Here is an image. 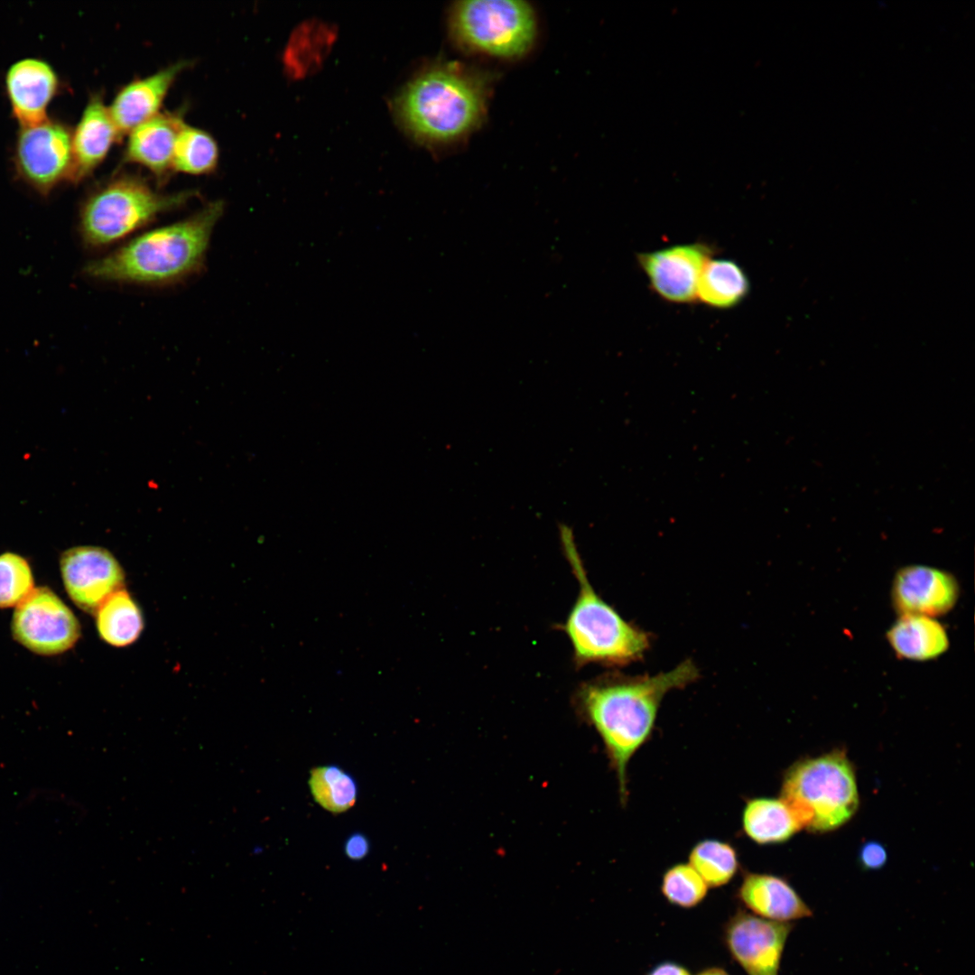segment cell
<instances>
[{"label": "cell", "mask_w": 975, "mask_h": 975, "mask_svg": "<svg viewBox=\"0 0 975 975\" xmlns=\"http://www.w3.org/2000/svg\"><path fill=\"white\" fill-rule=\"evenodd\" d=\"M686 659L668 672L629 676L608 673L582 682L573 697L579 715L600 737L616 773L622 803L627 799V766L650 738L664 696L700 677Z\"/></svg>", "instance_id": "6da1fadb"}, {"label": "cell", "mask_w": 975, "mask_h": 975, "mask_svg": "<svg viewBox=\"0 0 975 975\" xmlns=\"http://www.w3.org/2000/svg\"><path fill=\"white\" fill-rule=\"evenodd\" d=\"M223 211L222 200L209 202L185 219L145 232L88 263L84 273L93 279L124 283L178 282L202 267Z\"/></svg>", "instance_id": "7a4b0ae2"}, {"label": "cell", "mask_w": 975, "mask_h": 975, "mask_svg": "<svg viewBox=\"0 0 975 975\" xmlns=\"http://www.w3.org/2000/svg\"><path fill=\"white\" fill-rule=\"evenodd\" d=\"M488 79L457 63L432 67L410 81L395 101L404 126L432 144L459 141L476 130L486 116Z\"/></svg>", "instance_id": "3957f363"}, {"label": "cell", "mask_w": 975, "mask_h": 975, "mask_svg": "<svg viewBox=\"0 0 975 975\" xmlns=\"http://www.w3.org/2000/svg\"><path fill=\"white\" fill-rule=\"evenodd\" d=\"M558 534L563 554L579 584L577 599L562 626L571 644L575 664L615 667L640 660L650 647V635L624 619L596 592L589 580L573 529L562 523Z\"/></svg>", "instance_id": "277c9868"}, {"label": "cell", "mask_w": 975, "mask_h": 975, "mask_svg": "<svg viewBox=\"0 0 975 975\" xmlns=\"http://www.w3.org/2000/svg\"><path fill=\"white\" fill-rule=\"evenodd\" d=\"M780 799L802 829L814 832L836 830L859 807L852 765L840 750L801 760L785 773Z\"/></svg>", "instance_id": "5b68a950"}, {"label": "cell", "mask_w": 975, "mask_h": 975, "mask_svg": "<svg viewBox=\"0 0 975 975\" xmlns=\"http://www.w3.org/2000/svg\"><path fill=\"white\" fill-rule=\"evenodd\" d=\"M195 191L161 193L141 178L122 174L94 190L80 209L84 244L99 248L113 244L187 203Z\"/></svg>", "instance_id": "8992f818"}, {"label": "cell", "mask_w": 975, "mask_h": 975, "mask_svg": "<svg viewBox=\"0 0 975 975\" xmlns=\"http://www.w3.org/2000/svg\"><path fill=\"white\" fill-rule=\"evenodd\" d=\"M450 28L464 50L503 60L518 59L537 35L534 8L524 1L469 0L451 9Z\"/></svg>", "instance_id": "52a82bcc"}, {"label": "cell", "mask_w": 975, "mask_h": 975, "mask_svg": "<svg viewBox=\"0 0 975 975\" xmlns=\"http://www.w3.org/2000/svg\"><path fill=\"white\" fill-rule=\"evenodd\" d=\"M72 165L71 131L66 125L47 118L21 125L14 146V166L29 186L48 195L60 181H70Z\"/></svg>", "instance_id": "ba28073f"}, {"label": "cell", "mask_w": 975, "mask_h": 975, "mask_svg": "<svg viewBox=\"0 0 975 975\" xmlns=\"http://www.w3.org/2000/svg\"><path fill=\"white\" fill-rule=\"evenodd\" d=\"M12 630L19 643L45 655L70 649L80 636V626L73 612L46 587L34 588L15 607Z\"/></svg>", "instance_id": "9c48e42d"}, {"label": "cell", "mask_w": 975, "mask_h": 975, "mask_svg": "<svg viewBox=\"0 0 975 975\" xmlns=\"http://www.w3.org/2000/svg\"><path fill=\"white\" fill-rule=\"evenodd\" d=\"M793 923L761 918L738 909L724 924L722 940L747 975H779L781 960Z\"/></svg>", "instance_id": "30bf717a"}, {"label": "cell", "mask_w": 975, "mask_h": 975, "mask_svg": "<svg viewBox=\"0 0 975 975\" xmlns=\"http://www.w3.org/2000/svg\"><path fill=\"white\" fill-rule=\"evenodd\" d=\"M713 254L711 246L696 242L640 253L636 258L659 297L672 303H690L697 299L701 271Z\"/></svg>", "instance_id": "8fae6325"}, {"label": "cell", "mask_w": 975, "mask_h": 975, "mask_svg": "<svg viewBox=\"0 0 975 975\" xmlns=\"http://www.w3.org/2000/svg\"><path fill=\"white\" fill-rule=\"evenodd\" d=\"M64 587L82 610L94 613L113 593L124 588L125 571L107 549L84 545L65 551L60 560Z\"/></svg>", "instance_id": "7c38bea8"}, {"label": "cell", "mask_w": 975, "mask_h": 975, "mask_svg": "<svg viewBox=\"0 0 975 975\" xmlns=\"http://www.w3.org/2000/svg\"><path fill=\"white\" fill-rule=\"evenodd\" d=\"M959 594V583L951 572L917 564L898 570L891 588L892 603L900 615H944L955 606Z\"/></svg>", "instance_id": "4fadbf2b"}, {"label": "cell", "mask_w": 975, "mask_h": 975, "mask_svg": "<svg viewBox=\"0 0 975 975\" xmlns=\"http://www.w3.org/2000/svg\"><path fill=\"white\" fill-rule=\"evenodd\" d=\"M5 89L14 116L20 125L48 118L47 108L57 94L59 78L52 66L39 58H23L8 68Z\"/></svg>", "instance_id": "5bb4252c"}, {"label": "cell", "mask_w": 975, "mask_h": 975, "mask_svg": "<svg viewBox=\"0 0 975 975\" xmlns=\"http://www.w3.org/2000/svg\"><path fill=\"white\" fill-rule=\"evenodd\" d=\"M190 64L180 60L142 79L123 86L108 107L110 116L121 135L156 116L172 85Z\"/></svg>", "instance_id": "9a60e30c"}, {"label": "cell", "mask_w": 975, "mask_h": 975, "mask_svg": "<svg viewBox=\"0 0 975 975\" xmlns=\"http://www.w3.org/2000/svg\"><path fill=\"white\" fill-rule=\"evenodd\" d=\"M121 135L102 96L91 95L71 132L73 165L70 181H79L89 175Z\"/></svg>", "instance_id": "2e32d148"}, {"label": "cell", "mask_w": 975, "mask_h": 975, "mask_svg": "<svg viewBox=\"0 0 975 975\" xmlns=\"http://www.w3.org/2000/svg\"><path fill=\"white\" fill-rule=\"evenodd\" d=\"M736 896L750 913L771 921L792 923L813 915L786 879L771 874L746 872Z\"/></svg>", "instance_id": "e0dca14e"}, {"label": "cell", "mask_w": 975, "mask_h": 975, "mask_svg": "<svg viewBox=\"0 0 975 975\" xmlns=\"http://www.w3.org/2000/svg\"><path fill=\"white\" fill-rule=\"evenodd\" d=\"M182 118L168 112L158 113L130 132L124 161L147 168L158 179L172 170L177 132Z\"/></svg>", "instance_id": "ac0fdd59"}, {"label": "cell", "mask_w": 975, "mask_h": 975, "mask_svg": "<svg viewBox=\"0 0 975 975\" xmlns=\"http://www.w3.org/2000/svg\"><path fill=\"white\" fill-rule=\"evenodd\" d=\"M887 641L898 657L926 661L938 657L949 647L944 627L933 618L900 615L887 633Z\"/></svg>", "instance_id": "d6986e66"}, {"label": "cell", "mask_w": 975, "mask_h": 975, "mask_svg": "<svg viewBox=\"0 0 975 975\" xmlns=\"http://www.w3.org/2000/svg\"><path fill=\"white\" fill-rule=\"evenodd\" d=\"M742 826L746 835L760 845L785 842L802 829L780 798L769 797H757L747 802Z\"/></svg>", "instance_id": "ffe728a7"}, {"label": "cell", "mask_w": 975, "mask_h": 975, "mask_svg": "<svg viewBox=\"0 0 975 975\" xmlns=\"http://www.w3.org/2000/svg\"><path fill=\"white\" fill-rule=\"evenodd\" d=\"M749 290V279L736 261L711 257L701 271L697 299L712 308L730 309L742 302Z\"/></svg>", "instance_id": "44dd1931"}, {"label": "cell", "mask_w": 975, "mask_h": 975, "mask_svg": "<svg viewBox=\"0 0 975 975\" xmlns=\"http://www.w3.org/2000/svg\"><path fill=\"white\" fill-rule=\"evenodd\" d=\"M95 616L100 637L116 647L132 645L144 630L142 610L124 588L109 596L97 609Z\"/></svg>", "instance_id": "7402d4cb"}, {"label": "cell", "mask_w": 975, "mask_h": 975, "mask_svg": "<svg viewBox=\"0 0 975 975\" xmlns=\"http://www.w3.org/2000/svg\"><path fill=\"white\" fill-rule=\"evenodd\" d=\"M218 146L207 131L181 121L174 144L172 170L189 174L213 172L218 161Z\"/></svg>", "instance_id": "603a6c76"}, {"label": "cell", "mask_w": 975, "mask_h": 975, "mask_svg": "<svg viewBox=\"0 0 975 975\" xmlns=\"http://www.w3.org/2000/svg\"><path fill=\"white\" fill-rule=\"evenodd\" d=\"M309 786L315 802L333 813L348 811L357 801L356 780L336 765L312 768L310 773Z\"/></svg>", "instance_id": "cb8c5ba5"}, {"label": "cell", "mask_w": 975, "mask_h": 975, "mask_svg": "<svg viewBox=\"0 0 975 975\" xmlns=\"http://www.w3.org/2000/svg\"><path fill=\"white\" fill-rule=\"evenodd\" d=\"M689 864L708 887H720L732 880L739 863L735 849L717 840H704L691 850Z\"/></svg>", "instance_id": "d4e9b609"}, {"label": "cell", "mask_w": 975, "mask_h": 975, "mask_svg": "<svg viewBox=\"0 0 975 975\" xmlns=\"http://www.w3.org/2000/svg\"><path fill=\"white\" fill-rule=\"evenodd\" d=\"M708 887L697 871L686 863L668 868L661 883V891L666 901L686 909L701 904L707 896Z\"/></svg>", "instance_id": "484cf974"}, {"label": "cell", "mask_w": 975, "mask_h": 975, "mask_svg": "<svg viewBox=\"0 0 975 975\" xmlns=\"http://www.w3.org/2000/svg\"><path fill=\"white\" fill-rule=\"evenodd\" d=\"M33 589L27 561L13 552L0 554V608L18 606Z\"/></svg>", "instance_id": "4316f807"}, {"label": "cell", "mask_w": 975, "mask_h": 975, "mask_svg": "<svg viewBox=\"0 0 975 975\" xmlns=\"http://www.w3.org/2000/svg\"><path fill=\"white\" fill-rule=\"evenodd\" d=\"M887 859L886 849L877 841H868L859 850V864L865 869L875 870L881 868L886 864Z\"/></svg>", "instance_id": "83f0119b"}, {"label": "cell", "mask_w": 975, "mask_h": 975, "mask_svg": "<svg viewBox=\"0 0 975 975\" xmlns=\"http://www.w3.org/2000/svg\"><path fill=\"white\" fill-rule=\"evenodd\" d=\"M369 849V840L361 832L352 833L344 844V852L352 860L363 859L368 854Z\"/></svg>", "instance_id": "f1b7e54d"}, {"label": "cell", "mask_w": 975, "mask_h": 975, "mask_svg": "<svg viewBox=\"0 0 975 975\" xmlns=\"http://www.w3.org/2000/svg\"><path fill=\"white\" fill-rule=\"evenodd\" d=\"M645 975H692L683 965L665 961L656 964Z\"/></svg>", "instance_id": "f546056e"}, {"label": "cell", "mask_w": 975, "mask_h": 975, "mask_svg": "<svg viewBox=\"0 0 975 975\" xmlns=\"http://www.w3.org/2000/svg\"><path fill=\"white\" fill-rule=\"evenodd\" d=\"M696 975H730L725 969L718 966L708 967L700 970Z\"/></svg>", "instance_id": "4dcf8cb0"}]
</instances>
